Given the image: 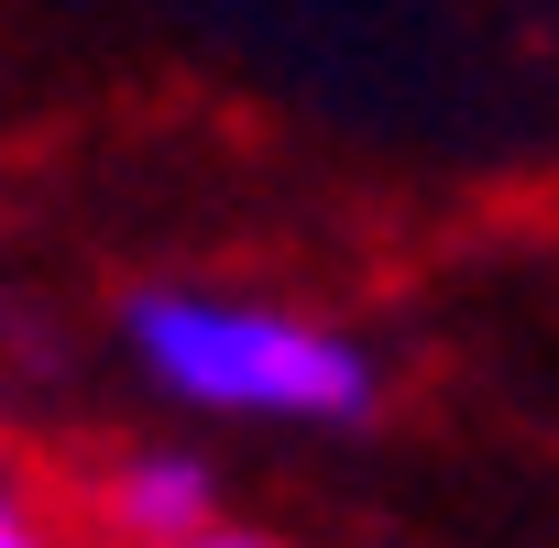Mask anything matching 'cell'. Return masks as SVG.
I'll list each match as a JSON object with an SVG mask.
<instances>
[{
  "label": "cell",
  "instance_id": "1",
  "mask_svg": "<svg viewBox=\"0 0 559 548\" xmlns=\"http://www.w3.org/2000/svg\"><path fill=\"white\" fill-rule=\"evenodd\" d=\"M121 352L154 395L241 428H362L384 406V362L308 308H263L219 286H143L121 308Z\"/></svg>",
  "mask_w": 559,
  "mask_h": 548
},
{
  "label": "cell",
  "instance_id": "2",
  "mask_svg": "<svg viewBox=\"0 0 559 548\" xmlns=\"http://www.w3.org/2000/svg\"><path fill=\"white\" fill-rule=\"evenodd\" d=\"M219 515V472L198 450H132L110 483H99V526L110 548H176Z\"/></svg>",
  "mask_w": 559,
  "mask_h": 548
},
{
  "label": "cell",
  "instance_id": "3",
  "mask_svg": "<svg viewBox=\"0 0 559 548\" xmlns=\"http://www.w3.org/2000/svg\"><path fill=\"white\" fill-rule=\"evenodd\" d=\"M176 548H286V537H263V526H230V515H209L198 537H176Z\"/></svg>",
  "mask_w": 559,
  "mask_h": 548
},
{
  "label": "cell",
  "instance_id": "4",
  "mask_svg": "<svg viewBox=\"0 0 559 548\" xmlns=\"http://www.w3.org/2000/svg\"><path fill=\"white\" fill-rule=\"evenodd\" d=\"M0 548H56V537H45V526H34V515L12 504V515H0Z\"/></svg>",
  "mask_w": 559,
  "mask_h": 548
},
{
  "label": "cell",
  "instance_id": "5",
  "mask_svg": "<svg viewBox=\"0 0 559 548\" xmlns=\"http://www.w3.org/2000/svg\"><path fill=\"white\" fill-rule=\"evenodd\" d=\"M12 504H23V493H12V472H0V515H12Z\"/></svg>",
  "mask_w": 559,
  "mask_h": 548
}]
</instances>
